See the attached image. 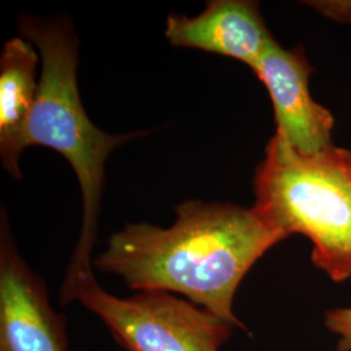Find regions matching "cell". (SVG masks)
Returning a JSON list of instances; mask_svg holds the SVG:
<instances>
[{"label": "cell", "instance_id": "cell-3", "mask_svg": "<svg viewBox=\"0 0 351 351\" xmlns=\"http://www.w3.org/2000/svg\"><path fill=\"white\" fill-rule=\"evenodd\" d=\"M255 213L313 245L311 261L335 282L351 277V151L304 155L275 133L254 178Z\"/></svg>", "mask_w": 351, "mask_h": 351}, {"label": "cell", "instance_id": "cell-1", "mask_svg": "<svg viewBox=\"0 0 351 351\" xmlns=\"http://www.w3.org/2000/svg\"><path fill=\"white\" fill-rule=\"evenodd\" d=\"M169 228L137 223L112 234L94 259L103 272L138 291L178 293L236 329L239 284L267 251L288 239L252 208L234 203L188 201Z\"/></svg>", "mask_w": 351, "mask_h": 351}, {"label": "cell", "instance_id": "cell-6", "mask_svg": "<svg viewBox=\"0 0 351 351\" xmlns=\"http://www.w3.org/2000/svg\"><path fill=\"white\" fill-rule=\"evenodd\" d=\"M250 68L268 90L277 133L294 150L311 155L333 145L335 117L311 97L314 68L303 47L287 50L275 39Z\"/></svg>", "mask_w": 351, "mask_h": 351}, {"label": "cell", "instance_id": "cell-5", "mask_svg": "<svg viewBox=\"0 0 351 351\" xmlns=\"http://www.w3.org/2000/svg\"><path fill=\"white\" fill-rule=\"evenodd\" d=\"M0 351H71L63 315L42 277L26 264L7 215L0 223Z\"/></svg>", "mask_w": 351, "mask_h": 351}, {"label": "cell", "instance_id": "cell-4", "mask_svg": "<svg viewBox=\"0 0 351 351\" xmlns=\"http://www.w3.org/2000/svg\"><path fill=\"white\" fill-rule=\"evenodd\" d=\"M73 301L97 315L125 351H220L236 329L172 293L112 295L97 282L93 265H68L60 302Z\"/></svg>", "mask_w": 351, "mask_h": 351}, {"label": "cell", "instance_id": "cell-7", "mask_svg": "<svg viewBox=\"0 0 351 351\" xmlns=\"http://www.w3.org/2000/svg\"><path fill=\"white\" fill-rule=\"evenodd\" d=\"M164 36L175 47L221 55L249 66L275 40L258 3L249 0H211L194 17L172 13Z\"/></svg>", "mask_w": 351, "mask_h": 351}, {"label": "cell", "instance_id": "cell-9", "mask_svg": "<svg viewBox=\"0 0 351 351\" xmlns=\"http://www.w3.org/2000/svg\"><path fill=\"white\" fill-rule=\"evenodd\" d=\"M324 326L337 336V351H351V307L326 311Z\"/></svg>", "mask_w": 351, "mask_h": 351}, {"label": "cell", "instance_id": "cell-8", "mask_svg": "<svg viewBox=\"0 0 351 351\" xmlns=\"http://www.w3.org/2000/svg\"><path fill=\"white\" fill-rule=\"evenodd\" d=\"M37 47L24 37L10 39L0 55V156L4 169L20 178V156L26 147L27 125L37 101Z\"/></svg>", "mask_w": 351, "mask_h": 351}, {"label": "cell", "instance_id": "cell-2", "mask_svg": "<svg viewBox=\"0 0 351 351\" xmlns=\"http://www.w3.org/2000/svg\"><path fill=\"white\" fill-rule=\"evenodd\" d=\"M21 37L40 55L37 101L27 125L29 146H45L62 154L73 168L82 195V226L73 261L91 262L97 241L104 165L117 147L143 133L110 134L93 124L77 85L78 42L69 19L21 16Z\"/></svg>", "mask_w": 351, "mask_h": 351}]
</instances>
